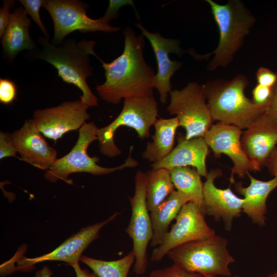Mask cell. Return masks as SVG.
I'll return each mask as SVG.
<instances>
[{
    "instance_id": "1",
    "label": "cell",
    "mask_w": 277,
    "mask_h": 277,
    "mask_svg": "<svg viewBox=\"0 0 277 277\" xmlns=\"http://www.w3.org/2000/svg\"><path fill=\"white\" fill-rule=\"evenodd\" d=\"M124 48L122 53L110 63H106L94 52L102 63L105 82L97 85L99 96L107 103L117 105L122 99L153 95L155 74L145 61L144 36L136 35L130 27L123 31Z\"/></svg>"
},
{
    "instance_id": "2",
    "label": "cell",
    "mask_w": 277,
    "mask_h": 277,
    "mask_svg": "<svg viewBox=\"0 0 277 277\" xmlns=\"http://www.w3.org/2000/svg\"><path fill=\"white\" fill-rule=\"evenodd\" d=\"M38 42L41 48L37 57L52 65L64 82L78 88L82 92L80 99L89 107L97 106V98L86 82V79L93 74L90 55L94 52L95 42L68 39L54 44L46 37H40Z\"/></svg>"
},
{
    "instance_id": "3",
    "label": "cell",
    "mask_w": 277,
    "mask_h": 277,
    "mask_svg": "<svg viewBox=\"0 0 277 277\" xmlns=\"http://www.w3.org/2000/svg\"><path fill=\"white\" fill-rule=\"evenodd\" d=\"M247 84L238 76L222 85H203L213 121L247 129L266 112L268 104H256L245 96Z\"/></svg>"
},
{
    "instance_id": "4",
    "label": "cell",
    "mask_w": 277,
    "mask_h": 277,
    "mask_svg": "<svg viewBox=\"0 0 277 277\" xmlns=\"http://www.w3.org/2000/svg\"><path fill=\"white\" fill-rule=\"evenodd\" d=\"M228 241L215 235L191 241L171 250L166 255L173 264L207 276H230L229 265L235 262L227 248Z\"/></svg>"
},
{
    "instance_id": "5",
    "label": "cell",
    "mask_w": 277,
    "mask_h": 277,
    "mask_svg": "<svg viewBox=\"0 0 277 277\" xmlns=\"http://www.w3.org/2000/svg\"><path fill=\"white\" fill-rule=\"evenodd\" d=\"M98 128L93 122L85 123L79 129L78 137L71 151L65 156L57 159L52 167L44 173V177L51 183L62 180L68 184H73L69 179L70 174L86 172L95 175L110 174L126 168H133L138 165L131 156L133 146L130 148L129 154L125 162L114 167H104L97 164V156L90 157L87 149L91 143L97 140Z\"/></svg>"
},
{
    "instance_id": "6",
    "label": "cell",
    "mask_w": 277,
    "mask_h": 277,
    "mask_svg": "<svg viewBox=\"0 0 277 277\" xmlns=\"http://www.w3.org/2000/svg\"><path fill=\"white\" fill-rule=\"evenodd\" d=\"M157 115V104L153 95L124 99L123 109L118 115L108 125L97 129L100 152L110 157L121 154L114 140L115 133L121 127L133 129L142 140L148 138L150 128Z\"/></svg>"
},
{
    "instance_id": "7",
    "label": "cell",
    "mask_w": 277,
    "mask_h": 277,
    "mask_svg": "<svg viewBox=\"0 0 277 277\" xmlns=\"http://www.w3.org/2000/svg\"><path fill=\"white\" fill-rule=\"evenodd\" d=\"M220 31V42L209 68L213 70L220 66H225L237 51L244 37L249 32L254 19L242 4L231 1L220 5L208 0Z\"/></svg>"
},
{
    "instance_id": "8",
    "label": "cell",
    "mask_w": 277,
    "mask_h": 277,
    "mask_svg": "<svg viewBox=\"0 0 277 277\" xmlns=\"http://www.w3.org/2000/svg\"><path fill=\"white\" fill-rule=\"evenodd\" d=\"M169 95L167 110L176 115L180 126L185 129V139L203 137L213 125L203 86L190 83L181 90H171Z\"/></svg>"
},
{
    "instance_id": "9",
    "label": "cell",
    "mask_w": 277,
    "mask_h": 277,
    "mask_svg": "<svg viewBox=\"0 0 277 277\" xmlns=\"http://www.w3.org/2000/svg\"><path fill=\"white\" fill-rule=\"evenodd\" d=\"M135 190L129 197L131 215L125 232L132 240V251L135 256L134 272L143 275L147 268V250L153 236V229L146 196L145 173L137 170L134 177Z\"/></svg>"
},
{
    "instance_id": "10",
    "label": "cell",
    "mask_w": 277,
    "mask_h": 277,
    "mask_svg": "<svg viewBox=\"0 0 277 277\" xmlns=\"http://www.w3.org/2000/svg\"><path fill=\"white\" fill-rule=\"evenodd\" d=\"M43 7L53 20L54 36L52 43L54 44L62 43L67 35L75 31L113 33L120 29L106 22L102 17L96 19L88 17L86 6L79 1L46 0Z\"/></svg>"
},
{
    "instance_id": "11",
    "label": "cell",
    "mask_w": 277,
    "mask_h": 277,
    "mask_svg": "<svg viewBox=\"0 0 277 277\" xmlns=\"http://www.w3.org/2000/svg\"><path fill=\"white\" fill-rule=\"evenodd\" d=\"M205 214L194 203L188 202L185 204L163 242L153 249L151 261L161 260L171 250L182 244L216 235L214 229L206 223Z\"/></svg>"
},
{
    "instance_id": "12",
    "label": "cell",
    "mask_w": 277,
    "mask_h": 277,
    "mask_svg": "<svg viewBox=\"0 0 277 277\" xmlns=\"http://www.w3.org/2000/svg\"><path fill=\"white\" fill-rule=\"evenodd\" d=\"M89 108L80 98L34 111L33 119L43 135L56 142L67 132L80 129L89 119Z\"/></svg>"
},
{
    "instance_id": "13",
    "label": "cell",
    "mask_w": 277,
    "mask_h": 277,
    "mask_svg": "<svg viewBox=\"0 0 277 277\" xmlns=\"http://www.w3.org/2000/svg\"><path fill=\"white\" fill-rule=\"evenodd\" d=\"M242 129L236 126L220 122L213 124L203 136L205 142L214 152L219 155H227L233 163L231 183H234V176L244 177L250 171H257L261 167L251 161L246 155L242 147L241 138Z\"/></svg>"
},
{
    "instance_id": "14",
    "label": "cell",
    "mask_w": 277,
    "mask_h": 277,
    "mask_svg": "<svg viewBox=\"0 0 277 277\" xmlns=\"http://www.w3.org/2000/svg\"><path fill=\"white\" fill-rule=\"evenodd\" d=\"M10 137L21 160L35 167L47 171L57 159L56 150L46 141L33 118L26 120Z\"/></svg>"
},
{
    "instance_id": "15",
    "label": "cell",
    "mask_w": 277,
    "mask_h": 277,
    "mask_svg": "<svg viewBox=\"0 0 277 277\" xmlns=\"http://www.w3.org/2000/svg\"><path fill=\"white\" fill-rule=\"evenodd\" d=\"M119 213L115 212L105 221L81 229L50 253L33 258H20L17 262L18 270H26L37 263L47 261H60L70 265L79 262L83 251L98 238L101 228L114 220Z\"/></svg>"
},
{
    "instance_id": "16",
    "label": "cell",
    "mask_w": 277,
    "mask_h": 277,
    "mask_svg": "<svg viewBox=\"0 0 277 277\" xmlns=\"http://www.w3.org/2000/svg\"><path fill=\"white\" fill-rule=\"evenodd\" d=\"M222 175V171L213 169L208 173L203 184V205L205 214L212 216L216 221L222 220L226 230L231 229L233 220L242 212L243 198L236 195L229 187L220 189L214 180Z\"/></svg>"
},
{
    "instance_id": "17",
    "label": "cell",
    "mask_w": 277,
    "mask_h": 277,
    "mask_svg": "<svg viewBox=\"0 0 277 277\" xmlns=\"http://www.w3.org/2000/svg\"><path fill=\"white\" fill-rule=\"evenodd\" d=\"M135 25L149 41L154 53L157 71L154 77V88L160 94L161 102L165 104L168 94L171 91V78L182 65L181 62L172 61L169 57L171 53H182L179 41L164 37L157 32H150L140 23Z\"/></svg>"
},
{
    "instance_id": "18",
    "label": "cell",
    "mask_w": 277,
    "mask_h": 277,
    "mask_svg": "<svg viewBox=\"0 0 277 277\" xmlns=\"http://www.w3.org/2000/svg\"><path fill=\"white\" fill-rule=\"evenodd\" d=\"M243 132L241 143L247 157L261 168L277 146V124L265 112Z\"/></svg>"
},
{
    "instance_id": "19",
    "label": "cell",
    "mask_w": 277,
    "mask_h": 277,
    "mask_svg": "<svg viewBox=\"0 0 277 277\" xmlns=\"http://www.w3.org/2000/svg\"><path fill=\"white\" fill-rule=\"evenodd\" d=\"M177 141L176 146L166 157L151 165L152 169L170 170L178 167L192 166L201 176L206 177L208 173L206 158L209 153V147L204 138L186 140L185 137L180 136Z\"/></svg>"
},
{
    "instance_id": "20",
    "label": "cell",
    "mask_w": 277,
    "mask_h": 277,
    "mask_svg": "<svg viewBox=\"0 0 277 277\" xmlns=\"http://www.w3.org/2000/svg\"><path fill=\"white\" fill-rule=\"evenodd\" d=\"M247 175L250 181L248 186L243 187L240 183L235 185L236 191L244 196L242 212L253 223L260 226H265L267 200L271 191L277 187V179L273 177L268 181H263L255 179L249 173Z\"/></svg>"
},
{
    "instance_id": "21",
    "label": "cell",
    "mask_w": 277,
    "mask_h": 277,
    "mask_svg": "<svg viewBox=\"0 0 277 277\" xmlns=\"http://www.w3.org/2000/svg\"><path fill=\"white\" fill-rule=\"evenodd\" d=\"M27 15L24 7L16 8L1 37L4 53L10 60H13L22 51L36 47L29 34L31 19Z\"/></svg>"
},
{
    "instance_id": "22",
    "label": "cell",
    "mask_w": 277,
    "mask_h": 277,
    "mask_svg": "<svg viewBox=\"0 0 277 277\" xmlns=\"http://www.w3.org/2000/svg\"><path fill=\"white\" fill-rule=\"evenodd\" d=\"M188 202L189 200L185 195L175 190L150 212L153 229L151 247L155 248L161 244L169 231L170 223L175 219L182 207Z\"/></svg>"
},
{
    "instance_id": "23",
    "label": "cell",
    "mask_w": 277,
    "mask_h": 277,
    "mask_svg": "<svg viewBox=\"0 0 277 277\" xmlns=\"http://www.w3.org/2000/svg\"><path fill=\"white\" fill-rule=\"evenodd\" d=\"M153 126L155 132L152 136V141L147 143L142 156L144 159L155 163L166 157L173 150L176 130L180 125L177 118L175 117L157 118Z\"/></svg>"
},
{
    "instance_id": "24",
    "label": "cell",
    "mask_w": 277,
    "mask_h": 277,
    "mask_svg": "<svg viewBox=\"0 0 277 277\" xmlns=\"http://www.w3.org/2000/svg\"><path fill=\"white\" fill-rule=\"evenodd\" d=\"M169 170L174 188L185 195L189 202L198 206L205 213L203 184L197 171L189 166L175 167Z\"/></svg>"
},
{
    "instance_id": "25",
    "label": "cell",
    "mask_w": 277,
    "mask_h": 277,
    "mask_svg": "<svg viewBox=\"0 0 277 277\" xmlns=\"http://www.w3.org/2000/svg\"><path fill=\"white\" fill-rule=\"evenodd\" d=\"M145 176L146 201L150 212L175 191L174 186L168 169H152L145 173Z\"/></svg>"
},
{
    "instance_id": "26",
    "label": "cell",
    "mask_w": 277,
    "mask_h": 277,
    "mask_svg": "<svg viewBox=\"0 0 277 277\" xmlns=\"http://www.w3.org/2000/svg\"><path fill=\"white\" fill-rule=\"evenodd\" d=\"M135 260L132 251L123 258L114 261H104L85 255L80 259V261L90 268L98 277H128Z\"/></svg>"
},
{
    "instance_id": "27",
    "label": "cell",
    "mask_w": 277,
    "mask_h": 277,
    "mask_svg": "<svg viewBox=\"0 0 277 277\" xmlns=\"http://www.w3.org/2000/svg\"><path fill=\"white\" fill-rule=\"evenodd\" d=\"M19 2L23 6L27 14L31 16L33 21L36 24L41 31L45 35V37L49 38V34L41 21L39 15L40 8L43 6L44 1L19 0Z\"/></svg>"
},
{
    "instance_id": "28",
    "label": "cell",
    "mask_w": 277,
    "mask_h": 277,
    "mask_svg": "<svg viewBox=\"0 0 277 277\" xmlns=\"http://www.w3.org/2000/svg\"><path fill=\"white\" fill-rule=\"evenodd\" d=\"M149 277H205L203 275L189 271L173 264L164 268L152 270Z\"/></svg>"
},
{
    "instance_id": "29",
    "label": "cell",
    "mask_w": 277,
    "mask_h": 277,
    "mask_svg": "<svg viewBox=\"0 0 277 277\" xmlns=\"http://www.w3.org/2000/svg\"><path fill=\"white\" fill-rule=\"evenodd\" d=\"M16 87L8 79H0V102L5 105L11 104L16 98Z\"/></svg>"
},
{
    "instance_id": "30",
    "label": "cell",
    "mask_w": 277,
    "mask_h": 277,
    "mask_svg": "<svg viewBox=\"0 0 277 277\" xmlns=\"http://www.w3.org/2000/svg\"><path fill=\"white\" fill-rule=\"evenodd\" d=\"M17 151L12 142L10 133L0 132V159L15 156Z\"/></svg>"
},
{
    "instance_id": "31",
    "label": "cell",
    "mask_w": 277,
    "mask_h": 277,
    "mask_svg": "<svg viewBox=\"0 0 277 277\" xmlns=\"http://www.w3.org/2000/svg\"><path fill=\"white\" fill-rule=\"evenodd\" d=\"M272 92V88L258 84L252 91L253 102L258 105L268 104Z\"/></svg>"
},
{
    "instance_id": "32",
    "label": "cell",
    "mask_w": 277,
    "mask_h": 277,
    "mask_svg": "<svg viewBox=\"0 0 277 277\" xmlns=\"http://www.w3.org/2000/svg\"><path fill=\"white\" fill-rule=\"evenodd\" d=\"M256 80L258 84L273 88L277 82V75L267 68L261 67L257 72Z\"/></svg>"
},
{
    "instance_id": "33",
    "label": "cell",
    "mask_w": 277,
    "mask_h": 277,
    "mask_svg": "<svg viewBox=\"0 0 277 277\" xmlns=\"http://www.w3.org/2000/svg\"><path fill=\"white\" fill-rule=\"evenodd\" d=\"M127 5H132L134 8L132 1L110 0L108 9L102 18L106 22L109 24L110 21L116 16L119 9L123 6Z\"/></svg>"
},
{
    "instance_id": "34",
    "label": "cell",
    "mask_w": 277,
    "mask_h": 277,
    "mask_svg": "<svg viewBox=\"0 0 277 277\" xmlns=\"http://www.w3.org/2000/svg\"><path fill=\"white\" fill-rule=\"evenodd\" d=\"M14 4L12 1H5L0 9V37L3 35L11 19L10 9Z\"/></svg>"
},
{
    "instance_id": "35",
    "label": "cell",
    "mask_w": 277,
    "mask_h": 277,
    "mask_svg": "<svg viewBox=\"0 0 277 277\" xmlns=\"http://www.w3.org/2000/svg\"><path fill=\"white\" fill-rule=\"evenodd\" d=\"M265 112L273 122L277 124V82L272 88V95Z\"/></svg>"
},
{
    "instance_id": "36",
    "label": "cell",
    "mask_w": 277,
    "mask_h": 277,
    "mask_svg": "<svg viewBox=\"0 0 277 277\" xmlns=\"http://www.w3.org/2000/svg\"><path fill=\"white\" fill-rule=\"evenodd\" d=\"M265 165L270 174L277 179V146L269 156Z\"/></svg>"
},
{
    "instance_id": "37",
    "label": "cell",
    "mask_w": 277,
    "mask_h": 277,
    "mask_svg": "<svg viewBox=\"0 0 277 277\" xmlns=\"http://www.w3.org/2000/svg\"><path fill=\"white\" fill-rule=\"evenodd\" d=\"M75 273V277H98L94 273H90L87 270L82 269L78 262L71 265Z\"/></svg>"
},
{
    "instance_id": "38",
    "label": "cell",
    "mask_w": 277,
    "mask_h": 277,
    "mask_svg": "<svg viewBox=\"0 0 277 277\" xmlns=\"http://www.w3.org/2000/svg\"><path fill=\"white\" fill-rule=\"evenodd\" d=\"M52 273L51 270L45 266L36 272L35 277H51Z\"/></svg>"
},
{
    "instance_id": "39",
    "label": "cell",
    "mask_w": 277,
    "mask_h": 277,
    "mask_svg": "<svg viewBox=\"0 0 277 277\" xmlns=\"http://www.w3.org/2000/svg\"><path fill=\"white\" fill-rule=\"evenodd\" d=\"M267 277H277V270L269 274Z\"/></svg>"
},
{
    "instance_id": "40",
    "label": "cell",
    "mask_w": 277,
    "mask_h": 277,
    "mask_svg": "<svg viewBox=\"0 0 277 277\" xmlns=\"http://www.w3.org/2000/svg\"><path fill=\"white\" fill-rule=\"evenodd\" d=\"M207 277H218V276H207ZM233 277H241V276L239 275H235V276H234Z\"/></svg>"
}]
</instances>
